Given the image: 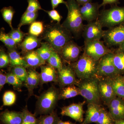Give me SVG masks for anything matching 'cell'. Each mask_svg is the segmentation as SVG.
<instances>
[{"label": "cell", "mask_w": 124, "mask_h": 124, "mask_svg": "<svg viewBox=\"0 0 124 124\" xmlns=\"http://www.w3.org/2000/svg\"><path fill=\"white\" fill-rule=\"evenodd\" d=\"M75 0L80 6L83 5L86 3L91 2L92 1V0Z\"/></svg>", "instance_id": "obj_46"}, {"label": "cell", "mask_w": 124, "mask_h": 124, "mask_svg": "<svg viewBox=\"0 0 124 124\" xmlns=\"http://www.w3.org/2000/svg\"><path fill=\"white\" fill-rule=\"evenodd\" d=\"M8 34L17 44L22 41L24 36V33L18 28L12 29Z\"/></svg>", "instance_id": "obj_39"}, {"label": "cell", "mask_w": 124, "mask_h": 124, "mask_svg": "<svg viewBox=\"0 0 124 124\" xmlns=\"http://www.w3.org/2000/svg\"><path fill=\"white\" fill-rule=\"evenodd\" d=\"M98 77L102 101L108 106L111 101L116 97L113 89L111 79L109 78Z\"/></svg>", "instance_id": "obj_13"}, {"label": "cell", "mask_w": 124, "mask_h": 124, "mask_svg": "<svg viewBox=\"0 0 124 124\" xmlns=\"http://www.w3.org/2000/svg\"><path fill=\"white\" fill-rule=\"evenodd\" d=\"M62 59L59 54L55 51L47 62L48 65L58 71L62 69L63 65Z\"/></svg>", "instance_id": "obj_30"}, {"label": "cell", "mask_w": 124, "mask_h": 124, "mask_svg": "<svg viewBox=\"0 0 124 124\" xmlns=\"http://www.w3.org/2000/svg\"><path fill=\"white\" fill-rule=\"evenodd\" d=\"M58 83L60 89L66 86L75 85L76 86L79 81L75 72L70 64H63L61 70L57 71Z\"/></svg>", "instance_id": "obj_12"}, {"label": "cell", "mask_w": 124, "mask_h": 124, "mask_svg": "<svg viewBox=\"0 0 124 124\" xmlns=\"http://www.w3.org/2000/svg\"><path fill=\"white\" fill-rule=\"evenodd\" d=\"M102 107L101 105L89 103L87 105L85 118L80 124L96 123L101 113Z\"/></svg>", "instance_id": "obj_19"}, {"label": "cell", "mask_w": 124, "mask_h": 124, "mask_svg": "<svg viewBox=\"0 0 124 124\" xmlns=\"http://www.w3.org/2000/svg\"><path fill=\"white\" fill-rule=\"evenodd\" d=\"M22 112H17L5 110L1 112L0 116L1 122L2 124H22Z\"/></svg>", "instance_id": "obj_18"}, {"label": "cell", "mask_w": 124, "mask_h": 124, "mask_svg": "<svg viewBox=\"0 0 124 124\" xmlns=\"http://www.w3.org/2000/svg\"><path fill=\"white\" fill-rule=\"evenodd\" d=\"M43 10L51 18L52 20L57 21V23H60V21L62 17L57 10H55L54 9H53L52 10H49V11L45 10Z\"/></svg>", "instance_id": "obj_42"}, {"label": "cell", "mask_w": 124, "mask_h": 124, "mask_svg": "<svg viewBox=\"0 0 124 124\" xmlns=\"http://www.w3.org/2000/svg\"><path fill=\"white\" fill-rule=\"evenodd\" d=\"M36 50L40 57L45 62H47L55 51L50 45L46 42H41L40 47Z\"/></svg>", "instance_id": "obj_26"}, {"label": "cell", "mask_w": 124, "mask_h": 124, "mask_svg": "<svg viewBox=\"0 0 124 124\" xmlns=\"http://www.w3.org/2000/svg\"><path fill=\"white\" fill-rule=\"evenodd\" d=\"M113 61L116 68L122 73H124V52L117 49L113 51Z\"/></svg>", "instance_id": "obj_27"}, {"label": "cell", "mask_w": 124, "mask_h": 124, "mask_svg": "<svg viewBox=\"0 0 124 124\" xmlns=\"http://www.w3.org/2000/svg\"><path fill=\"white\" fill-rule=\"evenodd\" d=\"M122 80H123V81H124V75L123 76H122Z\"/></svg>", "instance_id": "obj_50"}, {"label": "cell", "mask_w": 124, "mask_h": 124, "mask_svg": "<svg viewBox=\"0 0 124 124\" xmlns=\"http://www.w3.org/2000/svg\"><path fill=\"white\" fill-rule=\"evenodd\" d=\"M28 6L26 11L38 12V10H43L38 0H27Z\"/></svg>", "instance_id": "obj_40"}, {"label": "cell", "mask_w": 124, "mask_h": 124, "mask_svg": "<svg viewBox=\"0 0 124 124\" xmlns=\"http://www.w3.org/2000/svg\"><path fill=\"white\" fill-rule=\"evenodd\" d=\"M66 1L67 16L62 25L76 38H79L82 35L85 26L80 11V5L75 0H67Z\"/></svg>", "instance_id": "obj_2"}, {"label": "cell", "mask_w": 124, "mask_h": 124, "mask_svg": "<svg viewBox=\"0 0 124 124\" xmlns=\"http://www.w3.org/2000/svg\"><path fill=\"white\" fill-rule=\"evenodd\" d=\"M98 61L83 53L77 61L70 65L78 79L83 80L97 76Z\"/></svg>", "instance_id": "obj_4"}, {"label": "cell", "mask_w": 124, "mask_h": 124, "mask_svg": "<svg viewBox=\"0 0 124 124\" xmlns=\"http://www.w3.org/2000/svg\"><path fill=\"white\" fill-rule=\"evenodd\" d=\"M81 51L82 47L71 40L65 45L58 54L64 62L70 64L78 60Z\"/></svg>", "instance_id": "obj_11"}, {"label": "cell", "mask_w": 124, "mask_h": 124, "mask_svg": "<svg viewBox=\"0 0 124 124\" xmlns=\"http://www.w3.org/2000/svg\"><path fill=\"white\" fill-rule=\"evenodd\" d=\"M41 43L40 39L37 37L29 35L21 43L20 48L23 51L26 53L33 50Z\"/></svg>", "instance_id": "obj_22"}, {"label": "cell", "mask_w": 124, "mask_h": 124, "mask_svg": "<svg viewBox=\"0 0 124 124\" xmlns=\"http://www.w3.org/2000/svg\"><path fill=\"white\" fill-rule=\"evenodd\" d=\"M40 84V73L34 69L28 71V76L24 85L28 91V98L33 95V90Z\"/></svg>", "instance_id": "obj_20"}, {"label": "cell", "mask_w": 124, "mask_h": 124, "mask_svg": "<svg viewBox=\"0 0 124 124\" xmlns=\"http://www.w3.org/2000/svg\"><path fill=\"white\" fill-rule=\"evenodd\" d=\"M73 38L70 32L58 23L49 26L43 34V39L58 53Z\"/></svg>", "instance_id": "obj_1"}, {"label": "cell", "mask_w": 124, "mask_h": 124, "mask_svg": "<svg viewBox=\"0 0 124 124\" xmlns=\"http://www.w3.org/2000/svg\"><path fill=\"white\" fill-rule=\"evenodd\" d=\"M100 7L98 2H89L82 5L80 7V11L84 21L89 23L97 20Z\"/></svg>", "instance_id": "obj_15"}, {"label": "cell", "mask_w": 124, "mask_h": 124, "mask_svg": "<svg viewBox=\"0 0 124 124\" xmlns=\"http://www.w3.org/2000/svg\"><path fill=\"white\" fill-rule=\"evenodd\" d=\"M98 20L103 27L108 28L117 26L124 23V7L113 5L100 12Z\"/></svg>", "instance_id": "obj_6"}, {"label": "cell", "mask_w": 124, "mask_h": 124, "mask_svg": "<svg viewBox=\"0 0 124 124\" xmlns=\"http://www.w3.org/2000/svg\"><path fill=\"white\" fill-rule=\"evenodd\" d=\"M8 55L9 58L10 64L11 67L22 66L26 68L29 67L24 58L22 57L16 50H9Z\"/></svg>", "instance_id": "obj_23"}, {"label": "cell", "mask_w": 124, "mask_h": 124, "mask_svg": "<svg viewBox=\"0 0 124 124\" xmlns=\"http://www.w3.org/2000/svg\"><path fill=\"white\" fill-rule=\"evenodd\" d=\"M59 100H65L80 95L79 89L75 85H69L61 89Z\"/></svg>", "instance_id": "obj_24"}, {"label": "cell", "mask_w": 124, "mask_h": 124, "mask_svg": "<svg viewBox=\"0 0 124 124\" xmlns=\"http://www.w3.org/2000/svg\"><path fill=\"white\" fill-rule=\"evenodd\" d=\"M7 84L13 85L15 89L20 91L23 82L11 72L7 73Z\"/></svg>", "instance_id": "obj_36"}, {"label": "cell", "mask_w": 124, "mask_h": 124, "mask_svg": "<svg viewBox=\"0 0 124 124\" xmlns=\"http://www.w3.org/2000/svg\"><path fill=\"white\" fill-rule=\"evenodd\" d=\"M103 38L109 48L119 46L124 40V23L104 31Z\"/></svg>", "instance_id": "obj_9"}, {"label": "cell", "mask_w": 124, "mask_h": 124, "mask_svg": "<svg viewBox=\"0 0 124 124\" xmlns=\"http://www.w3.org/2000/svg\"><path fill=\"white\" fill-rule=\"evenodd\" d=\"M11 72L14 74L23 82H25L28 76V71L26 68L22 66H16L13 67Z\"/></svg>", "instance_id": "obj_37"}, {"label": "cell", "mask_w": 124, "mask_h": 124, "mask_svg": "<svg viewBox=\"0 0 124 124\" xmlns=\"http://www.w3.org/2000/svg\"><path fill=\"white\" fill-rule=\"evenodd\" d=\"M9 63L8 55L3 50L1 49L0 51V68H2L6 67Z\"/></svg>", "instance_id": "obj_41"}, {"label": "cell", "mask_w": 124, "mask_h": 124, "mask_svg": "<svg viewBox=\"0 0 124 124\" xmlns=\"http://www.w3.org/2000/svg\"><path fill=\"white\" fill-rule=\"evenodd\" d=\"M44 31V24L41 22H35L31 24L29 28V35L38 37Z\"/></svg>", "instance_id": "obj_35"}, {"label": "cell", "mask_w": 124, "mask_h": 124, "mask_svg": "<svg viewBox=\"0 0 124 124\" xmlns=\"http://www.w3.org/2000/svg\"><path fill=\"white\" fill-rule=\"evenodd\" d=\"M115 124H124V120L115 121Z\"/></svg>", "instance_id": "obj_49"}, {"label": "cell", "mask_w": 124, "mask_h": 124, "mask_svg": "<svg viewBox=\"0 0 124 124\" xmlns=\"http://www.w3.org/2000/svg\"><path fill=\"white\" fill-rule=\"evenodd\" d=\"M0 40L9 50H16L17 48V43L8 34L1 31L0 33Z\"/></svg>", "instance_id": "obj_34"}, {"label": "cell", "mask_w": 124, "mask_h": 124, "mask_svg": "<svg viewBox=\"0 0 124 124\" xmlns=\"http://www.w3.org/2000/svg\"><path fill=\"white\" fill-rule=\"evenodd\" d=\"M76 86L79 89L80 95L84 98L88 104L101 105L102 100L97 76L88 79L79 80Z\"/></svg>", "instance_id": "obj_5"}, {"label": "cell", "mask_w": 124, "mask_h": 124, "mask_svg": "<svg viewBox=\"0 0 124 124\" xmlns=\"http://www.w3.org/2000/svg\"><path fill=\"white\" fill-rule=\"evenodd\" d=\"M113 55V52L107 54L99 60L97 71L98 77L112 78L123 74L114 65Z\"/></svg>", "instance_id": "obj_7"}, {"label": "cell", "mask_w": 124, "mask_h": 124, "mask_svg": "<svg viewBox=\"0 0 124 124\" xmlns=\"http://www.w3.org/2000/svg\"><path fill=\"white\" fill-rule=\"evenodd\" d=\"M23 122L22 124H38V118H37L35 114L29 111L26 106L22 111Z\"/></svg>", "instance_id": "obj_33"}, {"label": "cell", "mask_w": 124, "mask_h": 124, "mask_svg": "<svg viewBox=\"0 0 124 124\" xmlns=\"http://www.w3.org/2000/svg\"><path fill=\"white\" fill-rule=\"evenodd\" d=\"M60 119L54 111L49 114L41 116L38 118V124H57Z\"/></svg>", "instance_id": "obj_28"}, {"label": "cell", "mask_w": 124, "mask_h": 124, "mask_svg": "<svg viewBox=\"0 0 124 124\" xmlns=\"http://www.w3.org/2000/svg\"><path fill=\"white\" fill-rule=\"evenodd\" d=\"M7 75L0 71V90L1 91L4 85L7 83Z\"/></svg>", "instance_id": "obj_43"}, {"label": "cell", "mask_w": 124, "mask_h": 124, "mask_svg": "<svg viewBox=\"0 0 124 124\" xmlns=\"http://www.w3.org/2000/svg\"><path fill=\"white\" fill-rule=\"evenodd\" d=\"M38 17V12L25 11L23 15L18 28L20 29L22 26L31 24L35 22Z\"/></svg>", "instance_id": "obj_29"}, {"label": "cell", "mask_w": 124, "mask_h": 124, "mask_svg": "<svg viewBox=\"0 0 124 124\" xmlns=\"http://www.w3.org/2000/svg\"><path fill=\"white\" fill-rule=\"evenodd\" d=\"M122 76V75H118L111 78L116 95L124 100V82Z\"/></svg>", "instance_id": "obj_25"}, {"label": "cell", "mask_w": 124, "mask_h": 124, "mask_svg": "<svg viewBox=\"0 0 124 124\" xmlns=\"http://www.w3.org/2000/svg\"><path fill=\"white\" fill-rule=\"evenodd\" d=\"M115 121L124 120V100L116 96L107 106Z\"/></svg>", "instance_id": "obj_16"}, {"label": "cell", "mask_w": 124, "mask_h": 124, "mask_svg": "<svg viewBox=\"0 0 124 124\" xmlns=\"http://www.w3.org/2000/svg\"><path fill=\"white\" fill-rule=\"evenodd\" d=\"M29 67L37 68L44 65L46 62L42 60L36 50L26 53L23 57Z\"/></svg>", "instance_id": "obj_21"}, {"label": "cell", "mask_w": 124, "mask_h": 124, "mask_svg": "<svg viewBox=\"0 0 124 124\" xmlns=\"http://www.w3.org/2000/svg\"><path fill=\"white\" fill-rule=\"evenodd\" d=\"M40 84L41 85L48 82L58 83V72L55 69L48 65L41 66Z\"/></svg>", "instance_id": "obj_17"}, {"label": "cell", "mask_w": 124, "mask_h": 124, "mask_svg": "<svg viewBox=\"0 0 124 124\" xmlns=\"http://www.w3.org/2000/svg\"><path fill=\"white\" fill-rule=\"evenodd\" d=\"M60 91L52 86L43 92L38 97L36 104L35 114L38 115L49 114L54 111L59 99Z\"/></svg>", "instance_id": "obj_3"}, {"label": "cell", "mask_w": 124, "mask_h": 124, "mask_svg": "<svg viewBox=\"0 0 124 124\" xmlns=\"http://www.w3.org/2000/svg\"><path fill=\"white\" fill-rule=\"evenodd\" d=\"M115 121L108 111L102 107L96 124H115Z\"/></svg>", "instance_id": "obj_31"}, {"label": "cell", "mask_w": 124, "mask_h": 124, "mask_svg": "<svg viewBox=\"0 0 124 124\" xmlns=\"http://www.w3.org/2000/svg\"><path fill=\"white\" fill-rule=\"evenodd\" d=\"M16 95L15 93L12 91L6 92L3 96V103L4 106H11L15 103Z\"/></svg>", "instance_id": "obj_38"}, {"label": "cell", "mask_w": 124, "mask_h": 124, "mask_svg": "<svg viewBox=\"0 0 124 124\" xmlns=\"http://www.w3.org/2000/svg\"><path fill=\"white\" fill-rule=\"evenodd\" d=\"M117 49L122 51L124 52V40L120 45L118 46Z\"/></svg>", "instance_id": "obj_48"}, {"label": "cell", "mask_w": 124, "mask_h": 124, "mask_svg": "<svg viewBox=\"0 0 124 124\" xmlns=\"http://www.w3.org/2000/svg\"><path fill=\"white\" fill-rule=\"evenodd\" d=\"M57 124H77L75 123H72V122H70V121H63L60 119L59 120Z\"/></svg>", "instance_id": "obj_47"}, {"label": "cell", "mask_w": 124, "mask_h": 124, "mask_svg": "<svg viewBox=\"0 0 124 124\" xmlns=\"http://www.w3.org/2000/svg\"><path fill=\"white\" fill-rule=\"evenodd\" d=\"M119 0H103L102 4H100V7L105 6L107 5H113L118 4Z\"/></svg>", "instance_id": "obj_45"}, {"label": "cell", "mask_w": 124, "mask_h": 124, "mask_svg": "<svg viewBox=\"0 0 124 124\" xmlns=\"http://www.w3.org/2000/svg\"><path fill=\"white\" fill-rule=\"evenodd\" d=\"M1 12L4 20L8 23L11 29H13L12 25V21L14 14L15 13L13 8L11 6L4 7L1 9Z\"/></svg>", "instance_id": "obj_32"}, {"label": "cell", "mask_w": 124, "mask_h": 124, "mask_svg": "<svg viewBox=\"0 0 124 124\" xmlns=\"http://www.w3.org/2000/svg\"><path fill=\"white\" fill-rule=\"evenodd\" d=\"M51 6L53 9H55L60 4H64L66 6L67 4V1H64V0H51Z\"/></svg>", "instance_id": "obj_44"}, {"label": "cell", "mask_w": 124, "mask_h": 124, "mask_svg": "<svg viewBox=\"0 0 124 124\" xmlns=\"http://www.w3.org/2000/svg\"><path fill=\"white\" fill-rule=\"evenodd\" d=\"M102 28L98 20L85 25L82 35L84 42L100 40L103 38L104 31Z\"/></svg>", "instance_id": "obj_10"}, {"label": "cell", "mask_w": 124, "mask_h": 124, "mask_svg": "<svg viewBox=\"0 0 124 124\" xmlns=\"http://www.w3.org/2000/svg\"><path fill=\"white\" fill-rule=\"evenodd\" d=\"M86 101L78 103H73L61 109L60 114L62 116H69L77 122L81 124L84 121V111L83 107Z\"/></svg>", "instance_id": "obj_14"}, {"label": "cell", "mask_w": 124, "mask_h": 124, "mask_svg": "<svg viewBox=\"0 0 124 124\" xmlns=\"http://www.w3.org/2000/svg\"><path fill=\"white\" fill-rule=\"evenodd\" d=\"M114 50L100 40L84 42V53L96 61H98L107 54L113 53Z\"/></svg>", "instance_id": "obj_8"}]
</instances>
